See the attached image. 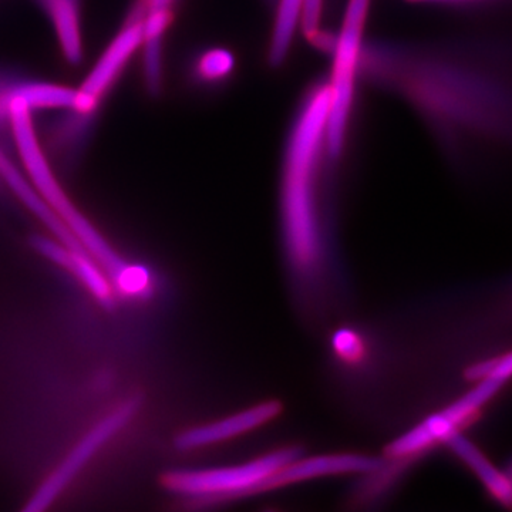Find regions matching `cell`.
<instances>
[{
  "label": "cell",
  "mask_w": 512,
  "mask_h": 512,
  "mask_svg": "<svg viewBox=\"0 0 512 512\" xmlns=\"http://www.w3.org/2000/svg\"><path fill=\"white\" fill-rule=\"evenodd\" d=\"M329 100L328 83L309 93L286 146L282 215L288 254L301 272L315 269L320 256L316 181L320 156L326 150Z\"/></svg>",
  "instance_id": "6da1fadb"
},
{
  "label": "cell",
  "mask_w": 512,
  "mask_h": 512,
  "mask_svg": "<svg viewBox=\"0 0 512 512\" xmlns=\"http://www.w3.org/2000/svg\"><path fill=\"white\" fill-rule=\"evenodd\" d=\"M10 120H12L13 136L30 183L49 202L62 218L64 224L82 242L86 251L96 259L97 264L104 268L110 281L116 288L127 296L147 295L151 288V276L147 268L141 265L127 264L109 242L101 237L100 232L93 227L92 222L77 210L76 205L67 197L62 185L56 180L49 161L37 140L35 127L28 104L16 97L8 99Z\"/></svg>",
  "instance_id": "7a4b0ae2"
},
{
  "label": "cell",
  "mask_w": 512,
  "mask_h": 512,
  "mask_svg": "<svg viewBox=\"0 0 512 512\" xmlns=\"http://www.w3.org/2000/svg\"><path fill=\"white\" fill-rule=\"evenodd\" d=\"M299 457L298 448H279L239 466L177 470L165 474V490L192 503H217L265 491L278 471Z\"/></svg>",
  "instance_id": "3957f363"
},
{
  "label": "cell",
  "mask_w": 512,
  "mask_h": 512,
  "mask_svg": "<svg viewBox=\"0 0 512 512\" xmlns=\"http://www.w3.org/2000/svg\"><path fill=\"white\" fill-rule=\"evenodd\" d=\"M370 0H348L342 28L335 36L332 50V74L329 86V114L326 126V151L338 157L345 144L357 76L362 66L365 49V28L369 15Z\"/></svg>",
  "instance_id": "277c9868"
},
{
  "label": "cell",
  "mask_w": 512,
  "mask_h": 512,
  "mask_svg": "<svg viewBox=\"0 0 512 512\" xmlns=\"http://www.w3.org/2000/svg\"><path fill=\"white\" fill-rule=\"evenodd\" d=\"M140 409V400L130 399L121 403L116 410L107 414L100 420L86 436L83 437L76 447L70 451L69 456L64 458L59 467L50 474L49 478L40 485L37 493L30 498L26 505V512L45 511L56 498L62 495L67 485L72 483L77 474L87 466L90 460L106 446L113 437H116L124 427L134 419Z\"/></svg>",
  "instance_id": "5b68a950"
},
{
  "label": "cell",
  "mask_w": 512,
  "mask_h": 512,
  "mask_svg": "<svg viewBox=\"0 0 512 512\" xmlns=\"http://www.w3.org/2000/svg\"><path fill=\"white\" fill-rule=\"evenodd\" d=\"M144 3L138 5L137 12L131 16L126 26L114 37L99 62L93 67L83 86L79 89V103L76 111L89 114L96 109L101 97L113 86L114 80L123 72L124 66L144 42Z\"/></svg>",
  "instance_id": "8992f818"
},
{
  "label": "cell",
  "mask_w": 512,
  "mask_h": 512,
  "mask_svg": "<svg viewBox=\"0 0 512 512\" xmlns=\"http://www.w3.org/2000/svg\"><path fill=\"white\" fill-rule=\"evenodd\" d=\"M281 412L282 406L278 402L255 404L247 410L231 414L214 423L184 430L175 439V447L181 451H194L214 446L265 426L269 421L275 420Z\"/></svg>",
  "instance_id": "52a82bcc"
},
{
  "label": "cell",
  "mask_w": 512,
  "mask_h": 512,
  "mask_svg": "<svg viewBox=\"0 0 512 512\" xmlns=\"http://www.w3.org/2000/svg\"><path fill=\"white\" fill-rule=\"evenodd\" d=\"M383 466L380 458L363 454H329L309 458L296 457L288 466L276 473L266 490L316 480V478L346 476V474H372Z\"/></svg>",
  "instance_id": "ba28073f"
},
{
  "label": "cell",
  "mask_w": 512,
  "mask_h": 512,
  "mask_svg": "<svg viewBox=\"0 0 512 512\" xmlns=\"http://www.w3.org/2000/svg\"><path fill=\"white\" fill-rule=\"evenodd\" d=\"M30 244L33 249H36V252L45 256L49 261L62 266L66 271L73 272V275L92 292L100 305L106 309L113 308L114 292L109 275L103 274L100 266L93 261L92 255L79 254V252L67 248L62 242L53 241V239L42 237V235L32 237Z\"/></svg>",
  "instance_id": "9c48e42d"
},
{
  "label": "cell",
  "mask_w": 512,
  "mask_h": 512,
  "mask_svg": "<svg viewBox=\"0 0 512 512\" xmlns=\"http://www.w3.org/2000/svg\"><path fill=\"white\" fill-rule=\"evenodd\" d=\"M0 175H2L5 183L8 184L10 190L15 192L16 197L23 202V205L32 214H35V217L39 218L46 225V228H49V231L55 235L57 241L62 242L63 245H66L67 248L72 249L74 252L89 254L86 248L83 247L82 242L64 224L59 214L50 207L49 202L36 190L35 185L23 177L19 168L9 160V157L2 150H0Z\"/></svg>",
  "instance_id": "30bf717a"
},
{
  "label": "cell",
  "mask_w": 512,
  "mask_h": 512,
  "mask_svg": "<svg viewBox=\"0 0 512 512\" xmlns=\"http://www.w3.org/2000/svg\"><path fill=\"white\" fill-rule=\"evenodd\" d=\"M177 0H143L144 76L148 90L156 93L163 82V43L173 20Z\"/></svg>",
  "instance_id": "8fae6325"
},
{
  "label": "cell",
  "mask_w": 512,
  "mask_h": 512,
  "mask_svg": "<svg viewBox=\"0 0 512 512\" xmlns=\"http://www.w3.org/2000/svg\"><path fill=\"white\" fill-rule=\"evenodd\" d=\"M446 441L451 450L477 474L495 500L504 507L512 508V478L508 474L501 473L470 440L461 436L460 433L453 431Z\"/></svg>",
  "instance_id": "7c38bea8"
},
{
  "label": "cell",
  "mask_w": 512,
  "mask_h": 512,
  "mask_svg": "<svg viewBox=\"0 0 512 512\" xmlns=\"http://www.w3.org/2000/svg\"><path fill=\"white\" fill-rule=\"evenodd\" d=\"M55 26L63 55L70 64L83 60L79 0H42Z\"/></svg>",
  "instance_id": "4fadbf2b"
},
{
  "label": "cell",
  "mask_w": 512,
  "mask_h": 512,
  "mask_svg": "<svg viewBox=\"0 0 512 512\" xmlns=\"http://www.w3.org/2000/svg\"><path fill=\"white\" fill-rule=\"evenodd\" d=\"M9 97H16L28 104L29 109H77L79 90L49 83L25 84L13 90Z\"/></svg>",
  "instance_id": "5bb4252c"
},
{
  "label": "cell",
  "mask_w": 512,
  "mask_h": 512,
  "mask_svg": "<svg viewBox=\"0 0 512 512\" xmlns=\"http://www.w3.org/2000/svg\"><path fill=\"white\" fill-rule=\"evenodd\" d=\"M503 384L504 382H501V380L485 377L471 392H468L466 396L461 397L458 402L451 404L441 413L454 427H457L458 424L470 419L477 410H480V407H483L501 389Z\"/></svg>",
  "instance_id": "9a60e30c"
},
{
  "label": "cell",
  "mask_w": 512,
  "mask_h": 512,
  "mask_svg": "<svg viewBox=\"0 0 512 512\" xmlns=\"http://www.w3.org/2000/svg\"><path fill=\"white\" fill-rule=\"evenodd\" d=\"M234 69L235 57L224 47L205 50L195 63V74L204 83L221 82L227 79Z\"/></svg>",
  "instance_id": "2e32d148"
},
{
  "label": "cell",
  "mask_w": 512,
  "mask_h": 512,
  "mask_svg": "<svg viewBox=\"0 0 512 512\" xmlns=\"http://www.w3.org/2000/svg\"><path fill=\"white\" fill-rule=\"evenodd\" d=\"M323 0H303L301 28L313 45L328 49L330 36L322 29Z\"/></svg>",
  "instance_id": "e0dca14e"
},
{
  "label": "cell",
  "mask_w": 512,
  "mask_h": 512,
  "mask_svg": "<svg viewBox=\"0 0 512 512\" xmlns=\"http://www.w3.org/2000/svg\"><path fill=\"white\" fill-rule=\"evenodd\" d=\"M467 376L470 379L480 380L485 379V377H493V379L501 380V382H507L512 376V353L471 366L467 370Z\"/></svg>",
  "instance_id": "ac0fdd59"
},
{
  "label": "cell",
  "mask_w": 512,
  "mask_h": 512,
  "mask_svg": "<svg viewBox=\"0 0 512 512\" xmlns=\"http://www.w3.org/2000/svg\"><path fill=\"white\" fill-rule=\"evenodd\" d=\"M333 349L336 355L346 362H357L363 356V342L356 332L350 329L339 330L333 336Z\"/></svg>",
  "instance_id": "d6986e66"
},
{
  "label": "cell",
  "mask_w": 512,
  "mask_h": 512,
  "mask_svg": "<svg viewBox=\"0 0 512 512\" xmlns=\"http://www.w3.org/2000/svg\"><path fill=\"white\" fill-rule=\"evenodd\" d=\"M508 476L512 478V466L510 467V471H508Z\"/></svg>",
  "instance_id": "ffe728a7"
}]
</instances>
